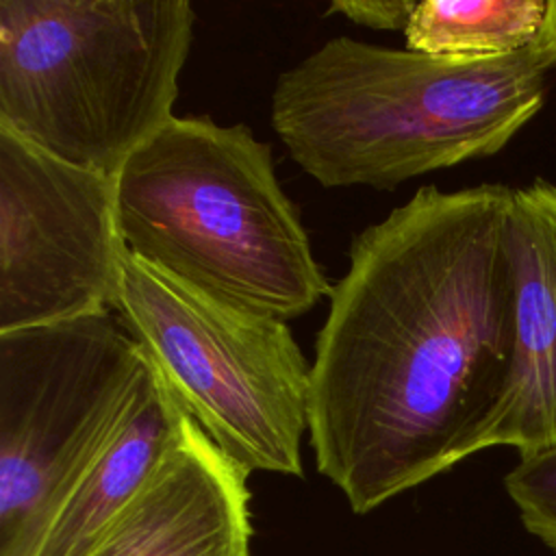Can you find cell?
<instances>
[{
  "mask_svg": "<svg viewBox=\"0 0 556 556\" xmlns=\"http://www.w3.org/2000/svg\"><path fill=\"white\" fill-rule=\"evenodd\" d=\"M417 0H334L328 15H343L345 20L374 30H406Z\"/></svg>",
  "mask_w": 556,
  "mask_h": 556,
  "instance_id": "cell-13",
  "label": "cell"
},
{
  "mask_svg": "<svg viewBox=\"0 0 556 556\" xmlns=\"http://www.w3.org/2000/svg\"><path fill=\"white\" fill-rule=\"evenodd\" d=\"M248 476L187 415L152 478L87 556H250Z\"/></svg>",
  "mask_w": 556,
  "mask_h": 556,
  "instance_id": "cell-9",
  "label": "cell"
},
{
  "mask_svg": "<svg viewBox=\"0 0 556 556\" xmlns=\"http://www.w3.org/2000/svg\"><path fill=\"white\" fill-rule=\"evenodd\" d=\"M122 248L113 176L0 126V332L111 311Z\"/></svg>",
  "mask_w": 556,
  "mask_h": 556,
  "instance_id": "cell-7",
  "label": "cell"
},
{
  "mask_svg": "<svg viewBox=\"0 0 556 556\" xmlns=\"http://www.w3.org/2000/svg\"><path fill=\"white\" fill-rule=\"evenodd\" d=\"M556 46L445 59L332 37L285 70L271 128L321 187L397 185L500 152L543 106Z\"/></svg>",
  "mask_w": 556,
  "mask_h": 556,
  "instance_id": "cell-2",
  "label": "cell"
},
{
  "mask_svg": "<svg viewBox=\"0 0 556 556\" xmlns=\"http://www.w3.org/2000/svg\"><path fill=\"white\" fill-rule=\"evenodd\" d=\"M510 198L428 185L352 239L315 341L308 441L358 515L482 452L513 358Z\"/></svg>",
  "mask_w": 556,
  "mask_h": 556,
  "instance_id": "cell-1",
  "label": "cell"
},
{
  "mask_svg": "<svg viewBox=\"0 0 556 556\" xmlns=\"http://www.w3.org/2000/svg\"><path fill=\"white\" fill-rule=\"evenodd\" d=\"M504 484L523 526L556 552V450L519 458Z\"/></svg>",
  "mask_w": 556,
  "mask_h": 556,
  "instance_id": "cell-12",
  "label": "cell"
},
{
  "mask_svg": "<svg viewBox=\"0 0 556 556\" xmlns=\"http://www.w3.org/2000/svg\"><path fill=\"white\" fill-rule=\"evenodd\" d=\"M148 356L111 311L0 332V556H13L126 415Z\"/></svg>",
  "mask_w": 556,
  "mask_h": 556,
  "instance_id": "cell-6",
  "label": "cell"
},
{
  "mask_svg": "<svg viewBox=\"0 0 556 556\" xmlns=\"http://www.w3.org/2000/svg\"><path fill=\"white\" fill-rule=\"evenodd\" d=\"M113 185L126 250L217 300L289 321L332 291L271 146L245 124L174 115Z\"/></svg>",
  "mask_w": 556,
  "mask_h": 556,
  "instance_id": "cell-3",
  "label": "cell"
},
{
  "mask_svg": "<svg viewBox=\"0 0 556 556\" xmlns=\"http://www.w3.org/2000/svg\"><path fill=\"white\" fill-rule=\"evenodd\" d=\"M543 41L556 46V0H547V11L543 20V28L539 35Z\"/></svg>",
  "mask_w": 556,
  "mask_h": 556,
  "instance_id": "cell-14",
  "label": "cell"
},
{
  "mask_svg": "<svg viewBox=\"0 0 556 556\" xmlns=\"http://www.w3.org/2000/svg\"><path fill=\"white\" fill-rule=\"evenodd\" d=\"M547 0H421L404 30L406 48L445 59H495L530 48Z\"/></svg>",
  "mask_w": 556,
  "mask_h": 556,
  "instance_id": "cell-11",
  "label": "cell"
},
{
  "mask_svg": "<svg viewBox=\"0 0 556 556\" xmlns=\"http://www.w3.org/2000/svg\"><path fill=\"white\" fill-rule=\"evenodd\" d=\"M111 311L222 454L248 473H304L311 365L287 321L217 300L126 245Z\"/></svg>",
  "mask_w": 556,
  "mask_h": 556,
  "instance_id": "cell-5",
  "label": "cell"
},
{
  "mask_svg": "<svg viewBox=\"0 0 556 556\" xmlns=\"http://www.w3.org/2000/svg\"><path fill=\"white\" fill-rule=\"evenodd\" d=\"M187 0H0V126L115 176L172 117Z\"/></svg>",
  "mask_w": 556,
  "mask_h": 556,
  "instance_id": "cell-4",
  "label": "cell"
},
{
  "mask_svg": "<svg viewBox=\"0 0 556 556\" xmlns=\"http://www.w3.org/2000/svg\"><path fill=\"white\" fill-rule=\"evenodd\" d=\"M185 417V408L148 358V371L122 421L13 556H87L152 478L176 443Z\"/></svg>",
  "mask_w": 556,
  "mask_h": 556,
  "instance_id": "cell-10",
  "label": "cell"
},
{
  "mask_svg": "<svg viewBox=\"0 0 556 556\" xmlns=\"http://www.w3.org/2000/svg\"><path fill=\"white\" fill-rule=\"evenodd\" d=\"M515 337L502 397L482 450L515 447L519 458L556 450V185L513 189L508 211Z\"/></svg>",
  "mask_w": 556,
  "mask_h": 556,
  "instance_id": "cell-8",
  "label": "cell"
}]
</instances>
